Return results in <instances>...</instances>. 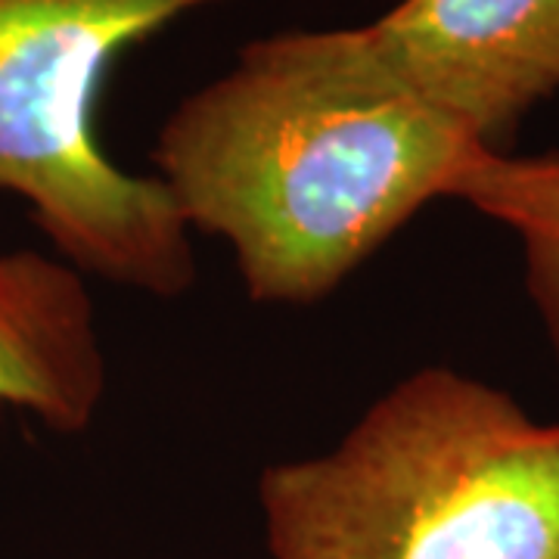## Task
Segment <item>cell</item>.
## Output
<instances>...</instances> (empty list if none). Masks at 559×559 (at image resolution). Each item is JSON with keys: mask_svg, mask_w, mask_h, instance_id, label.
Wrapping results in <instances>:
<instances>
[{"mask_svg": "<svg viewBox=\"0 0 559 559\" xmlns=\"http://www.w3.org/2000/svg\"><path fill=\"white\" fill-rule=\"evenodd\" d=\"M479 150L352 25L246 44L171 109L150 159L183 224L230 246L249 299L301 308L451 200Z\"/></svg>", "mask_w": 559, "mask_h": 559, "instance_id": "obj_1", "label": "cell"}, {"mask_svg": "<svg viewBox=\"0 0 559 559\" xmlns=\"http://www.w3.org/2000/svg\"><path fill=\"white\" fill-rule=\"evenodd\" d=\"M259 510L274 559H559V423L423 367L330 451L267 466Z\"/></svg>", "mask_w": 559, "mask_h": 559, "instance_id": "obj_2", "label": "cell"}, {"mask_svg": "<svg viewBox=\"0 0 559 559\" xmlns=\"http://www.w3.org/2000/svg\"><path fill=\"white\" fill-rule=\"evenodd\" d=\"M227 0H0V190L16 193L53 255L153 299L197 283V255L156 175H131L97 140L119 57Z\"/></svg>", "mask_w": 559, "mask_h": 559, "instance_id": "obj_3", "label": "cell"}, {"mask_svg": "<svg viewBox=\"0 0 559 559\" xmlns=\"http://www.w3.org/2000/svg\"><path fill=\"white\" fill-rule=\"evenodd\" d=\"M364 28L395 79L485 150L559 94V0H401Z\"/></svg>", "mask_w": 559, "mask_h": 559, "instance_id": "obj_4", "label": "cell"}, {"mask_svg": "<svg viewBox=\"0 0 559 559\" xmlns=\"http://www.w3.org/2000/svg\"><path fill=\"white\" fill-rule=\"evenodd\" d=\"M103 395L106 358L84 274L35 249L0 252V404L79 436Z\"/></svg>", "mask_w": 559, "mask_h": 559, "instance_id": "obj_5", "label": "cell"}, {"mask_svg": "<svg viewBox=\"0 0 559 559\" xmlns=\"http://www.w3.org/2000/svg\"><path fill=\"white\" fill-rule=\"evenodd\" d=\"M451 200L469 202L520 237L525 289L559 367V150L538 156L479 150L454 180Z\"/></svg>", "mask_w": 559, "mask_h": 559, "instance_id": "obj_6", "label": "cell"}]
</instances>
